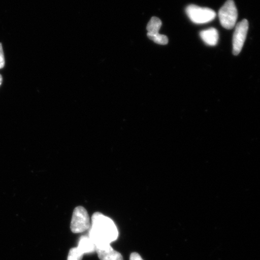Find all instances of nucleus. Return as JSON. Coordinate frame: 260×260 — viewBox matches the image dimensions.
Listing matches in <instances>:
<instances>
[{
    "label": "nucleus",
    "mask_w": 260,
    "mask_h": 260,
    "mask_svg": "<svg viewBox=\"0 0 260 260\" xmlns=\"http://www.w3.org/2000/svg\"><path fill=\"white\" fill-rule=\"evenodd\" d=\"M2 82H3V77L2 76V75H0V86H1Z\"/></svg>",
    "instance_id": "14"
},
{
    "label": "nucleus",
    "mask_w": 260,
    "mask_h": 260,
    "mask_svg": "<svg viewBox=\"0 0 260 260\" xmlns=\"http://www.w3.org/2000/svg\"><path fill=\"white\" fill-rule=\"evenodd\" d=\"M100 260H123L122 255L109 245L103 249H96Z\"/></svg>",
    "instance_id": "6"
},
{
    "label": "nucleus",
    "mask_w": 260,
    "mask_h": 260,
    "mask_svg": "<svg viewBox=\"0 0 260 260\" xmlns=\"http://www.w3.org/2000/svg\"><path fill=\"white\" fill-rule=\"evenodd\" d=\"M91 226L90 217L83 207H77L74 209L71 223V232L81 233L89 230Z\"/></svg>",
    "instance_id": "4"
},
{
    "label": "nucleus",
    "mask_w": 260,
    "mask_h": 260,
    "mask_svg": "<svg viewBox=\"0 0 260 260\" xmlns=\"http://www.w3.org/2000/svg\"><path fill=\"white\" fill-rule=\"evenodd\" d=\"M202 40L210 46H215L218 42V31L214 28H210L200 32Z\"/></svg>",
    "instance_id": "7"
},
{
    "label": "nucleus",
    "mask_w": 260,
    "mask_h": 260,
    "mask_svg": "<svg viewBox=\"0 0 260 260\" xmlns=\"http://www.w3.org/2000/svg\"><path fill=\"white\" fill-rule=\"evenodd\" d=\"M5 65V60L4 53H3V46L2 43H0V69L4 68Z\"/></svg>",
    "instance_id": "12"
},
{
    "label": "nucleus",
    "mask_w": 260,
    "mask_h": 260,
    "mask_svg": "<svg viewBox=\"0 0 260 260\" xmlns=\"http://www.w3.org/2000/svg\"><path fill=\"white\" fill-rule=\"evenodd\" d=\"M249 28V22L247 19H243L236 26L233 38V53L235 56L241 52L246 38Z\"/></svg>",
    "instance_id": "5"
},
{
    "label": "nucleus",
    "mask_w": 260,
    "mask_h": 260,
    "mask_svg": "<svg viewBox=\"0 0 260 260\" xmlns=\"http://www.w3.org/2000/svg\"><path fill=\"white\" fill-rule=\"evenodd\" d=\"M186 12L190 20L198 24L212 21L216 16V13L213 9L201 8L194 5L188 6Z\"/></svg>",
    "instance_id": "2"
},
{
    "label": "nucleus",
    "mask_w": 260,
    "mask_h": 260,
    "mask_svg": "<svg viewBox=\"0 0 260 260\" xmlns=\"http://www.w3.org/2000/svg\"><path fill=\"white\" fill-rule=\"evenodd\" d=\"M129 260H144L137 252H133L129 256Z\"/></svg>",
    "instance_id": "13"
},
{
    "label": "nucleus",
    "mask_w": 260,
    "mask_h": 260,
    "mask_svg": "<svg viewBox=\"0 0 260 260\" xmlns=\"http://www.w3.org/2000/svg\"><path fill=\"white\" fill-rule=\"evenodd\" d=\"M77 248H79L84 254L85 253H91L96 252V247L92 240L90 239L89 236H81L79 240V245Z\"/></svg>",
    "instance_id": "8"
},
{
    "label": "nucleus",
    "mask_w": 260,
    "mask_h": 260,
    "mask_svg": "<svg viewBox=\"0 0 260 260\" xmlns=\"http://www.w3.org/2000/svg\"><path fill=\"white\" fill-rule=\"evenodd\" d=\"M89 237L95 244L96 249H103L118 239V229L113 221L104 214H93Z\"/></svg>",
    "instance_id": "1"
},
{
    "label": "nucleus",
    "mask_w": 260,
    "mask_h": 260,
    "mask_svg": "<svg viewBox=\"0 0 260 260\" xmlns=\"http://www.w3.org/2000/svg\"><path fill=\"white\" fill-rule=\"evenodd\" d=\"M161 25L162 22L160 19L154 16V17L150 19L147 26H146V30L148 31V34H159L158 31L160 30Z\"/></svg>",
    "instance_id": "9"
},
{
    "label": "nucleus",
    "mask_w": 260,
    "mask_h": 260,
    "mask_svg": "<svg viewBox=\"0 0 260 260\" xmlns=\"http://www.w3.org/2000/svg\"><path fill=\"white\" fill-rule=\"evenodd\" d=\"M147 37L149 40L159 45H167L168 43V38L164 35L147 34Z\"/></svg>",
    "instance_id": "10"
},
{
    "label": "nucleus",
    "mask_w": 260,
    "mask_h": 260,
    "mask_svg": "<svg viewBox=\"0 0 260 260\" xmlns=\"http://www.w3.org/2000/svg\"><path fill=\"white\" fill-rule=\"evenodd\" d=\"M84 253L76 247L71 248L68 254V260H82Z\"/></svg>",
    "instance_id": "11"
},
{
    "label": "nucleus",
    "mask_w": 260,
    "mask_h": 260,
    "mask_svg": "<svg viewBox=\"0 0 260 260\" xmlns=\"http://www.w3.org/2000/svg\"><path fill=\"white\" fill-rule=\"evenodd\" d=\"M219 18L222 27L230 30L235 27L238 13L235 2L227 0L219 11Z\"/></svg>",
    "instance_id": "3"
}]
</instances>
